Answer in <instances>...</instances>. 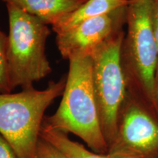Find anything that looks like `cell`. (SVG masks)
<instances>
[{
  "label": "cell",
  "mask_w": 158,
  "mask_h": 158,
  "mask_svg": "<svg viewBox=\"0 0 158 158\" xmlns=\"http://www.w3.org/2000/svg\"><path fill=\"white\" fill-rule=\"evenodd\" d=\"M155 0H127V33L121 49V62L127 91L157 112L155 78L157 48L154 30Z\"/></svg>",
  "instance_id": "obj_2"
},
{
  "label": "cell",
  "mask_w": 158,
  "mask_h": 158,
  "mask_svg": "<svg viewBox=\"0 0 158 158\" xmlns=\"http://www.w3.org/2000/svg\"><path fill=\"white\" fill-rule=\"evenodd\" d=\"M7 36L0 29V93H10L8 58H7Z\"/></svg>",
  "instance_id": "obj_11"
},
{
  "label": "cell",
  "mask_w": 158,
  "mask_h": 158,
  "mask_svg": "<svg viewBox=\"0 0 158 158\" xmlns=\"http://www.w3.org/2000/svg\"><path fill=\"white\" fill-rule=\"evenodd\" d=\"M8 13L7 58L10 85L12 91L33 87L51 73L52 68L45 54L51 30L38 18L6 4Z\"/></svg>",
  "instance_id": "obj_4"
},
{
  "label": "cell",
  "mask_w": 158,
  "mask_h": 158,
  "mask_svg": "<svg viewBox=\"0 0 158 158\" xmlns=\"http://www.w3.org/2000/svg\"><path fill=\"white\" fill-rule=\"evenodd\" d=\"M154 30H155L156 43L157 48V66H156L155 78V106L158 113V2L155 1V11H154Z\"/></svg>",
  "instance_id": "obj_13"
},
{
  "label": "cell",
  "mask_w": 158,
  "mask_h": 158,
  "mask_svg": "<svg viewBox=\"0 0 158 158\" xmlns=\"http://www.w3.org/2000/svg\"><path fill=\"white\" fill-rule=\"evenodd\" d=\"M0 158H19L8 142L0 135Z\"/></svg>",
  "instance_id": "obj_14"
},
{
  "label": "cell",
  "mask_w": 158,
  "mask_h": 158,
  "mask_svg": "<svg viewBox=\"0 0 158 158\" xmlns=\"http://www.w3.org/2000/svg\"><path fill=\"white\" fill-rule=\"evenodd\" d=\"M127 5L91 18L70 30L56 35L59 53L68 60L90 55L98 45L123 29Z\"/></svg>",
  "instance_id": "obj_7"
},
{
  "label": "cell",
  "mask_w": 158,
  "mask_h": 158,
  "mask_svg": "<svg viewBox=\"0 0 158 158\" xmlns=\"http://www.w3.org/2000/svg\"><path fill=\"white\" fill-rule=\"evenodd\" d=\"M37 158H68L62 152L42 138L37 146Z\"/></svg>",
  "instance_id": "obj_12"
},
{
  "label": "cell",
  "mask_w": 158,
  "mask_h": 158,
  "mask_svg": "<svg viewBox=\"0 0 158 158\" xmlns=\"http://www.w3.org/2000/svg\"><path fill=\"white\" fill-rule=\"evenodd\" d=\"M155 1H156V2H158V0H155Z\"/></svg>",
  "instance_id": "obj_16"
},
{
  "label": "cell",
  "mask_w": 158,
  "mask_h": 158,
  "mask_svg": "<svg viewBox=\"0 0 158 158\" xmlns=\"http://www.w3.org/2000/svg\"><path fill=\"white\" fill-rule=\"evenodd\" d=\"M67 76L50 81L43 90L34 87L18 93H0V135L19 158H37L45 110L54 100L62 96Z\"/></svg>",
  "instance_id": "obj_3"
},
{
  "label": "cell",
  "mask_w": 158,
  "mask_h": 158,
  "mask_svg": "<svg viewBox=\"0 0 158 158\" xmlns=\"http://www.w3.org/2000/svg\"><path fill=\"white\" fill-rule=\"evenodd\" d=\"M110 158H158V113L130 93L122 104Z\"/></svg>",
  "instance_id": "obj_6"
},
{
  "label": "cell",
  "mask_w": 158,
  "mask_h": 158,
  "mask_svg": "<svg viewBox=\"0 0 158 158\" xmlns=\"http://www.w3.org/2000/svg\"><path fill=\"white\" fill-rule=\"evenodd\" d=\"M116 1L122 2H127V0H116Z\"/></svg>",
  "instance_id": "obj_15"
},
{
  "label": "cell",
  "mask_w": 158,
  "mask_h": 158,
  "mask_svg": "<svg viewBox=\"0 0 158 158\" xmlns=\"http://www.w3.org/2000/svg\"><path fill=\"white\" fill-rule=\"evenodd\" d=\"M70 67L62 99L56 111L44 118L43 124L82 139L93 152H108L92 84L91 55L69 60Z\"/></svg>",
  "instance_id": "obj_1"
},
{
  "label": "cell",
  "mask_w": 158,
  "mask_h": 158,
  "mask_svg": "<svg viewBox=\"0 0 158 158\" xmlns=\"http://www.w3.org/2000/svg\"><path fill=\"white\" fill-rule=\"evenodd\" d=\"M38 18L45 24H54L64 15L76 10L87 0H2Z\"/></svg>",
  "instance_id": "obj_8"
},
{
  "label": "cell",
  "mask_w": 158,
  "mask_h": 158,
  "mask_svg": "<svg viewBox=\"0 0 158 158\" xmlns=\"http://www.w3.org/2000/svg\"><path fill=\"white\" fill-rule=\"evenodd\" d=\"M40 138L52 144L68 158H110L106 154L89 151L82 144L72 141L67 133L51 129L43 124L40 130Z\"/></svg>",
  "instance_id": "obj_10"
},
{
  "label": "cell",
  "mask_w": 158,
  "mask_h": 158,
  "mask_svg": "<svg viewBox=\"0 0 158 158\" xmlns=\"http://www.w3.org/2000/svg\"><path fill=\"white\" fill-rule=\"evenodd\" d=\"M127 4L116 0H87L76 10L60 18L52 25V29L56 35L61 34L91 18L109 13L118 7H124Z\"/></svg>",
  "instance_id": "obj_9"
},
{
  "label": "cell",
  "mask_w": 158,
  "mask_h": 158,
  "mask_svg": "<svg viewBox=\"0 0 158 158\" xmlns=\"http://www.w3.org/2000/svg\"><path fill=\"white\" fill-rule=\"evenodd\" d=\"M123 29L102 42L91 53L92 84L100 125L108 147L117 133L118 121L127 88L121 62Z\"/></svg>",
  "instance_id": "obj_5"
}]
</instances>
